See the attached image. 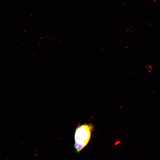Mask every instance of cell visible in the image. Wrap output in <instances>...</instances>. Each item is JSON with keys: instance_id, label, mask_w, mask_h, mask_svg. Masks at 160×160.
Here are the masks:
<instances>
[{"instance_id": "1", "label": "cell", "mask_w": 160, "mask_h": 160, "mask_svg": "<svg viewBox=\"0 0 160 160\" xmlns=\"http://www.w3.org/2000/svg\"><path fill=\"white\" fill-rule=\"evenodd\" d=\"M94 126L91 124H85L78 125L74 134V148L79 153L89 142Z\"/></svg>"}]
</instances>
